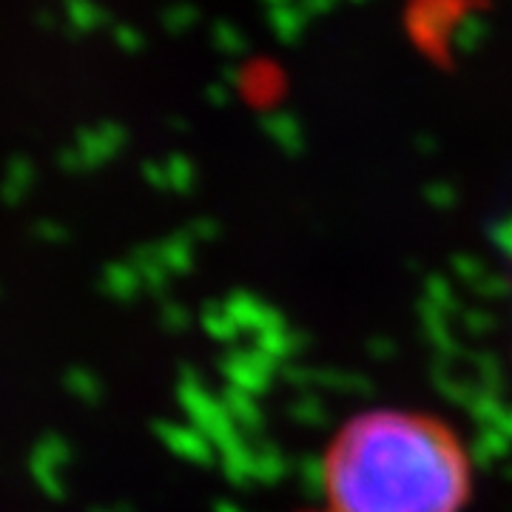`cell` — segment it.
Masks as SVG:
<instances>
[{
  "mask_svg": "<svg viewBox=\"0 0 512 512\" xmlns=\"http://www.w3.org/2000/svg\"><path fill=\"white\" fill-rule=\"evenodd\" d=\"M476 464L458 430L410 407L350 416L322 453L328 512H464Z\"/></svg>",
  "mask_w": 512,
  "mask_h": 512,
  "instance_id": "6da1fadb",
  "label": "cell"
},
{
  "mask_svg": "<svg viewBox=\"0 0 512 512\" xmlns=\"http://www.w3.org/2000/svg\"><path fill=\"white\" fill-rule=\"evenodd\" d=\"M72 458V447L69 441L57 433H43L35 441L32 453H29V476L35 481L40 495L60 501L66 495V484H63V467Z\"/></svg>",
  "mask_w": 512,
  "mask_h": 512,
  "instance_id": "7a4b0ae2",
  "label": "cell"
},
{
  "mask_svg": "<svg viewBox=\"0 0 512 512\" xmlns=\"http://www.w3.org/2000/svg\"><path fill=\"white\" fill-rule=\"evenodd\" d=\"M32 180H35V171H32V165L15 160V163L9 165V174H6V180H3V188H0V200L9 202V205L26 200V194H29V188H32Z\"/></svg>",
  "mask_w": 512,
  "mask_h": 512,
  "instance_id": "3957f363",
  "label": "cell"
},
{
  "mask_svg": "<svg viewBox=\"0 0 512 512\" xmlns=\"http://www.w3.org/2000/svg\"><path fill=\"white\" fill-rule=\"evenodd\" d=\"M66 387L72 390L77 399H83V402H92L94 393H97V384H94V379L86 370H69L66 373Z\"/></svg>",
  "mask_w": 512,
  "mask_h": 512,
  "instance_id": "277c9868",
  "label": "cell"
},
{
  "mask_svg": "<svg viewBox=\"0 0 512 512\" xmlns=\"http://www.w3.org/2000/svg\"><path fill=\"white\" fill-rule=\"evenodd\" d=\"M32 234L37 242H66V228H60L52 220H40L32 225Z\"/></svg>",
  "mask_w": 512,
  "mask_h": 512,
  "instance_id": "5b68a950",
  "label": "cell"
},
{
  "mask_svg": "<svg viewBox=\"0 0 512 512\" xmlns=\"http://www.w3.org/2000/svg\"><path fill=\"white\" fill-rule=\"evenodd\" d=\"M308 512H328V510H308Z\"/></svg>",
  "mask_w": 512,
  "mask_h": 512,
  "instance_id": "8992f818",
  "label": "cell"
}]
</instances>
